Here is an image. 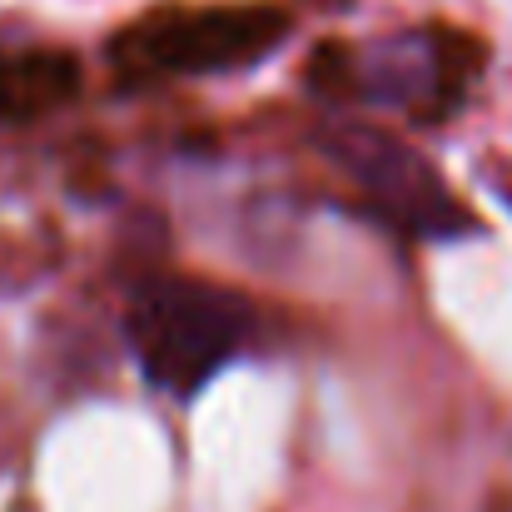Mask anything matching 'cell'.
<instances>
[{
    "label": "cell",
    "instance_id": "1",
    "mask_svg": "<svg viewBox=\"0 0 512 512\" xmlns=\"http://www.w3.org/2000/svg\"><path fill=\"white\" fill-rule=\"evenodd\" d=\"M254 339V309L204 279H150L130 299V343L155 388L174 398L199 393L244 343Z\"/></svg>",
    "mask_w": 512,
    "mask_h": 512
},
{
    "label": "cell",
    "instance_id": "2",
    "mask_svg": "<svg viewBox=\"0 0 512 512\" xmlns=\"http://www.w3.org/2000/svg\"><path fill=\"white\" fill-rule=\"evenodd\" d=\"M289 30L279 5H155L110 40V60L125 80L219 75L274 55Z\"/></svg>",
    "mask_w": 512,
    "mask_h": 512
},
{
    "label": "cell",
    "instance_id": "3",
    "mask_svg": "<svg viewBox=\"0 0 512 512\" xmlns=\"http://www.w3.org/2000/svg\"><path fill=\"white\" fill-rule=\"evenodd\" d=\"M488 50L478 35L463 30H423V35H403L388 40L383 50H373L363 65L343 50L339 40H329L314 60H309V80L319 90L334 95H373L388 100L398 110H408L413 120H443L448 110L463 105L468 85L478 80Z\"/></svg>",
    "mask_w": 512,
    "mask_h": 512
},
{
    "label": "cell",
    "instance_id": "4",
    "mask_svg": "<svg viewBox=\"0 0 512 512\" xmlns=\"http://www.w3.org/2000/svg\"><path fill=\"white\" fill-rule=\"evenodd\" d=\"M319 145L388 224H398L418 239H448V234L473 229V219L458 204V194L448 189V179L403 140L368 130V125H334Z\"/></svg>",
    "mask_w": 512,
    "mask_h": 512
},
{
    "label": "cell",
    "instance_id": "5",
    "mask_svg": "<svg viewBox=\"0 0 512 512\" xmlns=\"http://www.w3.org/2000/svg\"><path fill=\"white\" fill-rule=\"evenodd\" d=\"M80 95V60L65 50H0V125L40 120Z\"/></svg>",
    "mask_w": 512,
    "mask_h": 512
}]
</instances>
